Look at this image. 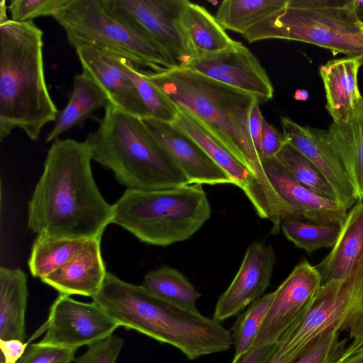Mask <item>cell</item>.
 Instances as JSON below:
<instances>
[{"label": "cell", "mask_w": 363, "mask_h": 363, "mask_svg": "<svg viewBox=\"0 0 363 363\" xmlns=\"http://www.w3.org/2000/svg\"><path fill=\"white\" fill-rule=\"evenodd\" d=\"M86 141L57 138L28 204V227L37 235L101 239L114 217L94 180Z\"/></svg>", "instance_id": "6da1fadb"}, {"label": "cell", "mask_w": 363, "mask_h": 363, "mask_svg": "<svg viewBox=\"0 0 363 363\" xmlns=\"http://www.w3.org/2000/svg\"><path fill=\"white\" fill-rule=\"evenodd\" d=\"M144 76L177 108L203 126L255 177L272 212L281 201L271 186L249 130L250 113L257 99L197 72L177 67Z\"/></svg>", "instance_id": "7a4b0ae2"}, {"label": "cell", "mask_w": 363, "mask_h": 363, "mask_svg": "<svg viewBox=\"0 0 363 363\" xmlns=\"http://www.w3.org/2000/svg\"><path fill=\"white\" fill-rule=\"evenodd\" d=\"M118 325L169 344L189 359L228 350L231 333L220 322L167 303L142 285L126 282L107 272L92 297Z\"/></svg>", "instance_id": "3957f363"}, {"label": "cell", "mask_w": 363, "mask_h": 363, "mask_svg": "<svg viewBox=\"0 0 363 363\" xmlns=\"http://www.w3.org/2000/svg\"><path fill=\"white\" fill-rule=\"evenodd\" d=\"M43 32L33 21L0 24V138L15 129L36 141L59 111L48 91Z\"/></svg>", "instance_id": "277c9868"}, {"label": "cell", "mask_w": 363, "mask_h": 363, "mask_svg": "<svg viewBox=\"0 0 363 363\" xmlns=\"http://www.w3.org/2000/svg\"><path fill=\"white\" fill-rule=\"evenodd\" d=\"M98 128L87 135L92 160L108 168L130 189L189 184V180L141 118L110 101Z\"/></svg>", "instance_id": "5b68a950"}, {"label": "cell", "mask_w": 363, "mask_h": 363, "mask_svg": "<svg viewBox=\"0 0 363 363\" xmlns=\"http://www.w3.org/2000/svg\"><path fill=\"white\" fill-rule=\"evenodd\" d=\"M113 208L112 223L144 243L162 247L189 239L211 214L207 195L199 184L151 190L126 189Z\"/></svg>", "instance_id": "8992f818"}, {"label": "cell", "mask_w": 363, "mask_h": 363, "mask_svg": "<svg viewBox=\"0 0 363 363\" xmlns=\"http://www.w3.org/2000/svg\"><path fill=\"white\" fill-rule=\"evenodd\" d=\"M355 0H287L286 6L250 29L243 37L300 41L325 48L333 55L363 58V35Z\"/></svg>", "instance_id": "52a82bcc"}, {"label": "cell", "mask_w": 363, "mask_h": 363, "mask_svg": "<svg viewBox=\"0 0 363 363\" xmlns=\"http://www.w3.org/2000/svg\"><path fill=\"white\" fill-rule=\"evenodd\" d=\"M54 18L74 48L86 45L101 49L152 72L179 67L161 48L111 16L101 0H69Z\"/></svg>", "instance_id": "ba28073f"}, {"label": "cell", "mask_w": 363, "mask_h": 363, "mask_svg": "<svg viewBox=\"0 0 363 363\" xmlns=\"http://www.w3.org/2000/svg\"><path fill=\"white\" fill-rule=\"evenodd\" d=\"M184 0H101L104 9L126 27L157 45L184 66L194 57L180 23Z\"/></svg>", "instance_id": "9c48e42d"}, {"label": "cell", "mask_w": 363, "mask_h": 363, "mask_svg": "<svg viewBox=\"0 0 363 363\" xmlns=\"http://www.w3.org/2000/svg\"><path fill=\"white\" fill-rule=\"evenodd\" d=\"M321 284L315 266L306 259L298 263L274 291L272 302L250 350L278 343L305 316Z\"/></svg>", "instance_id": "30bf717a"}, {"label": "cell", "mask_w": 363, "mask_h": 363, "mask_svg": "<svg viewBox=\"0 0 363 363\" xmlns=\"http://www.w3.org/2000/svg\"><path fill=\"white\" fill-rule=\"evenodd\" d=\"M119 325L95 302L61 295L52 304L42 345L77 350L112 335Z\"/></svg>", "instance_id": "8fae6325"}, {"label": "cell", "mask_w": 363, "mask_h": 363, "mask_svg": "<svg viewBox=\"0 0 363 363\" xmlns=\"http://www.w3.org/2000/svg\"><path fill=\"white\" fill-rule=\"evenodd\" d=\"M182 67L249 94L259 104L269 101L274 95L266 70L240 42L220 52L194 57Z\"/></svg>", "instance_id": "7c38bea8"}, {"label": "cell", "mask_w": 363, "mask_h": 363, "mask_svg": "<svg viewBox=\"0 0 363 363\" xmlns=\"http://www.w3.org/2000/svg\"><path fill=\"white\" fill-rule=\"evenodd\" d=\"M286 143L310 160L331 186L337 202L349 211L359 199L355 189L333 148L328 130L302 125L281 117Z\"/></svg>", "instance_id": "4fadbf2b"}, {"label": "cell", "mask_w": 363, "mask_h": 363, "mask_svg": "<svg viewBox=\"0 0 363 363\" xmlns=\"http://www.w3.org/2000/svg\"><path fill=\"white\" fill-rule=\"evenodd\" d=\"M275 262L276 254L270 245L259 242L250 245L237 274L216 303L213 318L223 321L262 296Z\"/></svg>", "instance_id": "5bb4252c"}, {"label": "cell", "mask_w": 363, "mask_h": 363, "mask_svg": "<svg viewBox=\"0 0 363 363\" xmlns=\"http://www.w3.org/2000/svg\"><path fill=\"white\" fill-rule=\"evenodd\" d=\"M264 174L275 193L294 216L322 225H342L347 211L298 182L274 157H260Z\"/></svg>", "instance_id": "9a60e30c"}, {"label": "cell", "mask_w": 363, "mask_h": 363, "mask_svg": "<svg viewBox=\"0 0 363 363\" xmlns=\"http://www.w3.org/2000/svg\"><path fill=\"white\" fill-rule=\"evenodd\" d=\"M150 132L184 172L189 184L236 186L233 178L191 138L172 123L142 118Z\"/></svg>", "instance_id": "2e32d148"}, {"label": "cell", "mask_w": 363, "mask_h": 363, "mask_svg": "<svg viewBox=\"0 0 363 363\" xmlns=\"http://www.w3.org/2000/svg\"><path fill=\"white\" fill-rule=\"evenodd\" d=\"M74 49L82 73L105 90L111 103L130 114L145 118L138 92L123 66V57L91 46Z\"/></svg>", "instance_id": "e0dca14e"}, {"label": "cell", "mask_w": 363, "mask_h": 363, "mask_svg": "<svg viewBox=\"0 0 363 363\" xmlns=\"http://www.w3.org/2000/svg\"><path fill=\"white\" fill-rule=\"evenodd\" d=\"M172 125L194 140L235 181L262 219L269 213L255 177L203 126L186 112L179 110Z\"/></svg>", "instance_id": "ac0fdd59"}, {"label": "cell", "mask_w": 363, "mask_h": 363, "mask_svg": "<svg viewBox=\"0 0 363 363\" xmlns=\"http://www.w3.org/2000/svg\"><path fill=\"white\" fill-rule=\"evenodd\" d=\"M101 240H91L86 247L64 266L40 279L61 295L93 297L106 275L101 252Z\"/></svg>", "instance_id": "d6986e66"}, {"label": "cell", "mask_w": 363, "mask_h": 363, "mask_svg": "<svg viewBox=\"0 0 363 363\" xmlns=\"http://www.w3.org/2000/svg\"><path fill=\"white\" fill-rule=\"evenodd\" d=\"M362 65V57L347 56L329 60L320 66L325 108L333 122L346 120L363 98L358 85V72Z\"/></svg>", "instance_id": "ffe728a7"}, {"label": "cell", "mask_w": 363, "mask_h": 363, "mask_svg": "<svg viewBox=\"0 0 363 363\" xmlns=\"http://www.w3.org/2000/svg\"><path fill=\"white\" fill-rule=\"evenodd\" d=\"M363 257V201L348 211L329 254L315 267L322 284L346 277Z\"/></svg>", "instance_id": "44dd1931"}, {"label": "cell", "mask_w": 363, "mask_h": 363, "mask_svg": "<svg viewBox=\"0 0 363 363\" xmlns=\"http://www.w3.org/2000/svg\"><path fill=\"white\" fill-rule=\"evenodd\" d=\"M330 143L357 192L363 201V98L345 121L328 128Z\"/></svg>", "instance_id": "7402d4cb"}, {"label": "cell", "mask_w": 363, "mask_h": 363, "mask_svg": "<svg viewBox=\"0 0 363 363\" xmlns=\"http://www.w3.org/2000/svg\"><path fill=\"white\" fill-rule=\"evenodd\" d=\"M28 298L26 274L20 268H0V340L24 342Z\"/></svg>", "instance_id": "603a6c76"}, {"label": "cell", "mask_w": 363, "mask_h": 363, "mask_svg": "<svg viewBox=\"0 0 363 363\" xmlns=\"http://www.w3.org/2000/svg\"><path fill=\"white\" fill-rule=\"evenodd\" d=\"M179 19L194 57L220 52L238 42L232 39L215 16L199 4L184 0Z\"/></svg>", "instance_id": "cb8c5ba5"}, {"label": "cell", "mask_w": 363, "mask_h": 363, "mask_svg": "<svg viewBox=\"0 0 363 363\" xmlns=\"http://www.w3.org/2000/svg\"><path fill=\"white\" fill-rule=\"evenodd\" d=\"M109 101L108 94L97 83L83 73L74 77L73 89L64 108L59 112L45 142H53L71 128L81 125L93 112Z\"/></svg>", "instance_id": "d4e9b609"}, {"label": "cell", "mask_w": 363, "mask_h": 363, "mask_svg": "<svg viewBox=\"0 0 363 363\" xmlns=\"http://www.w3.org/2000/svg\"><path fill=\"white\" fill-rule=\"evenodd\" d=\"M155 296L183 309L199 313L197 300L201 294L186 276L175 268L162 265L145 274L141 284Z\"/></svg>", "instance_id": "484cf974"}, {"label": "cell", "mask_w": 363, "mask_h": 363, "mask_svg": "<svg viewBox=\"0 0 363 363\" xmlns=\"http://www.w3.org/2000/svg\"><path fill=\"white\" fill-rule=\"evenodd\" d=\"M90 240L37 235L28 260L32 276L42 279L57 270L83 250Z\"/></svg>", "instance_id": "4316f807"}, {"label": "cell", "mask_w": 363, "mask_h": 363, "mask_svg": "<svg viewBox=\"0 0 363 363\" xmlns=\"http://www.w3.org/2000/svg\"><path fill=\"white\" fill-rule=\"evenodd\" d=\"M287 0H225L215 18L225 30L244 35L260 21L282 9Z\"/></svg>", "instance_id": "83f0119b"}, {"label": "cell", "mask_w": 363, "mask_h": 363, "mask_svg": "<svg viewBox=\"0 0 363 363\" xmlns=\"http://www.w3.org/2000/svg\"><path fill=\"white\" fill-rule=\"evenodd\" d=\"M341 228L342 225L318 224L299 216L287 218L281 223L285 237L308 254L323 247H333Z\"/></svg>", "instance_id": "f1b7e54d"}, {"label": "cell", "mask_w": 363, "mask_h": 363, "mask_svg": "<svg viewBox=\"0 0 363 363\" xmlns=\"http://www.w3.org/2000/svg\"><path fill=\"white\" fill-rule=\"evenodd\" d=\"M122 64L138 92L145 118L173 123L179 113L177 108L144 76L143 69L124 57Z\"/></svg>", "instance_id": "f546056e"}, {"label": "cell", "mask_w": 363, "mask_h": 363, "mask_svg": "<svg viewBox=\"0 0 363 363\" xmlns=\"http://www.w3.org/2000/svg\"><path fill=\"white\" fill-rule=\"evenodd\" d=\"M275 157L301 184L324 198L336 201L324 176L310 160L293 146L286 143Z\"/></svg>", "instance_id": "4dcf8cb0"}, {"label": "cell", "mask_w": 363, "mask_h": 363, "mask_svg": "<svg viewBox=\"0 0 363 363\" xmlns=\"http://www.w3.org/2000/svg\"><path fill=\"white\" fill-rule=\"evenodd\" d=\"M274 295V291L263 295L251 303L247 311L238 318L231 333L235 348L233 360L240 358L251 349Z\"/></svg>", "instance_id": "1f68e13d"}, {"label": "cell", "mask_w": 363, "mask_h": 363, "mask_svg": "<svg viewBox=\"0 0 363 363\" xmlns=\"http://www.w3.org/2000/svg\"><path fill=\"white\" fill-rule=\"evenodd\" d=\"M69 0H12L8 6L11 20L16 22L33 21L34 18L57 15Z\"/></svg>", "instance_id": "d6a6232c"}, {"label": "cell", "mask_w": 363, "mask_h": 363, "mask_svg": "<svg viewBox=\"0 0 363 363\" xmlns=\"http://www.w3.org/2000/svg\"><path fill=\"white\" fill-rule=\"evenodd\" d=\"M77 350L42 345L40 342L27 346L17 363H72Z\"/></svg>", "instance_id": "836d02e7"}, {"label": "cell", "mask_w": 363, "mask_h": 363, "mask_svg": "<svg viewBox=\"0 0 363 363\" xmlns=\"http://www.w3.org/2000/svg\"><path fill=\"white\" fill-rule=\"evenodd\" d=\"M123 345V339L113 334L88 346L86 351L77 357L74 363H116Z\"/></svg>", "instance_id": "e575fe53"}, {"label": "cell", "mask_w": 363, "mask_h": 363, "mask_svg": "<svg viewBox=\"0 0 363 363\" xmlns=\"http://www.w3.org/2000/svg\"><path fill=\"white\" fill-rule=\"evenodd\" d=\"M339 333L327 334L293 363H330L344 347Z\"/></svg>", "instance_id": "d590c367"}, {"label": "cell", "mask_w": 363, "mask_h": 363, "mask_svg": "<svg viewBox=\"0 0 363 363\" xmlns=\"http://www.w3.org/2000/svg\"><path fill=\"white\" fill-rule=\"evenodd\" d=\"M286 143L283 133L269 124L264 118L262 122L260 157H274Z\"/></svg>", "instance_id": "8d00e7d4"}, {"label": "cell", "mask_w": 363, "mask_h": 363, "mask_svg": "<svg viewBox=\"0 0 363 363\" xmlns=\"http://www.w3.org/2000/svg\"><path fill=\"white\" fill-rule=\"evenodd\" d=\"M27 345V342L18 340H0V362L2 363H17L25 352Z\"/></svg>", "instance_id": "74e56055"}, {"label": "cell", "mask_w": 363, "mask_h": 363, "mask_svg": "<svg viewBox=\"0 0 363 363\" xmlns=\"http://www.w3.org/2000/svg\"><path fill=\"white\" fill-rule=\"evenodd\" d=\"M278 343L251 350L232 363H268L274 356Z\"/></svg>", "instance_id": "f35d334b"}, {"label": "cell", "mask_w": 363, "mask_h": 363, "mask_svg": "<svg viewBox=\"0 0 363 363\" xmlns=\"http://www.w3.org/2000/svg\"><path fill=\"white\" fill-rule=\"evenodd\" d=\"M363 358V334L343 347L330 363H353Z\"/></svg>", "instance_id": "ab89813d"}, {"label": "cell", "mask_w": 363, "mask_h": 363, "mask_svg": "<svg viewBox=\"0 0 363 363\" xmlns=\"http://www.w3.org/2000/svg\"><path fill=\"white\" fill-rule=\"evenodd\" d=\"M263 118L259 108V104L258 101H256L250 111L249 130L255 147L259 155L260 152L262 122Z\"/></svg>", "instance_id": "60d3db41"}, {"label": "cell", "mask_w": 363, "mask_h": 363, "mask_svg": "<svg viewBox=\"0 0 363 363\" xmlns=\"http://www.w3.org/2000/svg\"><path fill=\"white\" fill-rule=\"evenodd\" d=\"M293 96L296 101H305L308 99L309 94L306 89H298L295 91Z\"/></svg>", "instance_id": "b9f144b4"}, {"label": "cell", "mask_w": 363, "mask_h": 363, "mask_svg": "<svg viewBox=\"0 0 363 363\" xmlns=\"http://www.w3.org/2000/svg\"><path fill=\"white\" fill-rule=\"evenodd\" d=\"M7 9L6 1L5 0L0 1V24L9 20L6 14Z\"/></svg>", "instance_id": "7bdbcfd3"}, {"label": "cell", "mask_w": 363, "mask_h": 363, "mask_svg": "<svg viewBox=\"0 0 363 363\" xmlns=\"http://www.w3.org/2000/svg\"><path fill=\"white\" fill-rule=\"evenodd\" d=\"M355 8L358 19L363 23V1L355 0Z\"/></svg>", "instance_id": "ee69618b"}, {"label": "cell", "mask_w": 363, "mask_h": 363, "mask_svg": "<svg viewBox=\"0 0 363 363\" xmlns=\"http://www.w3.org/2000/svg\"><path fill=\"white\" fill-rule=\"evenodd\" d=\"M359 27L361 33L363 35V23H362L361 21H359Z\"/></svg>", "instance_id": "f6af8a7d"}, {"label": "cell", "mask_w": 363, "mask_h": 363, "mask_svg": "<svg viewBox=\"0 0 363 363\" xmlns=\"http://www.w3.org/2000/svg\"><path fill=\"white\" fill-rule=\"evenodd\" d=\"M353 363H363V358L359 359L354 362Z\"/></svg>", "instance_id": "bcb514c9"}, {"label": "cell", "mask_w": 363, "mask_h": 363, "mask_svg": "<svg viewBox=\"0 0 363 363\" xmlns=\"http://www.w3.org/2000/svg\"><path fill=\"white\" fill-rule=\"evenodd\" d=\"M289 213H290V212H289ZM290 216H291V213H290ZM287 218H288V217H287ZM280 230H281V229H280ZM272 232L274 234H278L280 231H279V232H278V233H274V232H273V231L272 230Z\"/></svg>", "instance_id": "7dc6e473"}, {"label": "cell", "mask_w": 363, "mask_h": 363, "mask_svg": "<svg viewBox=\"0 0 363 363\" xmlns=\"http://www.w3.org/2000/svg\"><path fill=\"white\" fill-rule=\"evenodd\" d=\"M274 358V357H273ZM273 358L268 362V363H272L273 362Z\"/></svg>", "instance_id": "c3c4849f"}]
</instances>
